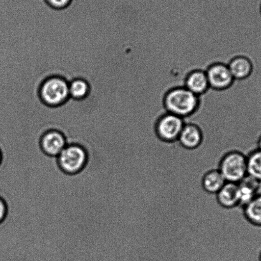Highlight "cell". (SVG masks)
<instances>
[{"mask_svg":"<svg viewBox=\"0 0 261 261\" xmlns=\"http://www.w3.org/2000/svg\"><path fill=\"white\" fill-rule=\"evenodd\" d=\"M164 106L167 113L186 119L193 115L200 107V97L184 86H176L164 95Z\"/></svg>","mask_w":261,"mask_h":261,"instance_id":"obj_1","label":"cell"},{"mask_svg":"<svg viewBox=\"0 0 261 261\" xmlns=\"http://www.w3.org/2000/svg\"><path fill=\"white\" fill-rule=\"evenodd\" d=\"M38 95L43 105L59 108L70 99L68 81L62 76H49L40 83Z\"/></svg>","mask_w":261,"mask_h":261,"instance_id":"obj_2","label":"cell"},{"mask_svg":"<svg viewBox=\"0 0 261 261\" xmlns=\"http://www.w3.org/2000/svg\"><path fill=\"white\" fill-rule=\"evenodd\" d=\"M61 171L68 175H75L82 171L88 163V153L82 146L68 144L57 157Z\"/></svg>","mask_w":261,"mask_h":261,"instance_id":"obj_3","label":"cell"},{"mask_svg":"<svg viewBox=\"0 0 261 261\" xmlns=\"http://www.w3.org/2000/svg\"><path fill=\"white\" fill-rule=\"evenodd\" d=\"M219 170L227 182L238 184L247 176V156L240 152H230L223 157Z\"/></svg>","mask_w":261,"mask_h":261,"instance_id":"obj_4","label":"cell"},{"mask_svg":"<svg viewBox=\"0 0 261 261\" xmlns=\"http://www.w3.org/2000/svg\"><path fill=\"white\" fill-rule=\"evenodd\" d=\"M186 123L184 119L166 112L154 123V133L162 141L172 143L178 141Z\"/></svg>","mask_w":261,"mask_h":261,"instance_id":"obj_5","label":"cell"},{"mask_svg":"<svg viewBox=\"0 0 261 261\" xmlns=\"http://www.w3.org/2000/svg\"><path fill=\"white\" fill-rule=\"evenodd\" d=\"M210 88L217 91H224L231 87L234 82L227 64L217 62L213 63L206 70Z\"/></svg>","mask_w":261,"mask_h":261,"instance_id":"obj_6","label":"cell"},{"mask_svg":"<svg viewBox=\"0 0 261 261\" xmlns=\"http://www.w3.org/2000/svg\"><path fill=\"white\" fill-rule=\"evenodd\" d=\"M39 144L40 149L45 154L50 157H57L68 143L62 132L53 129L42 134Z\"/></svg>","mask_w":261,"mask_h":261,"instance_id":"obj_7","label":"cell"},{"mask_svg":"<svg viewBox=\"0 0 261 261\" xmlns=\"http://www.w3.org/2000/svg\"><path fill=\"white\" fill-rule=\"evenodd\" d=\"M203 139V133L198 124L186 123L178 139V143L185 148L194 149L200 146Z\"/></svg>","mask_w":261,"mask_h":261,"instance_id":"obj_8","label":"cell"},{"mask_svg":"<svg viewBox=\"0 0 261 261\" xmlns=\"http://www.w3.org/2000/svg\"><path fill=\"white\" fill-rule=\"evenodd\" d=\"M184 86L199 97L204 95L210 88L206 71L201 69L191 71L185 79Z\"/></svg>","mask_w":261,"mask_h":261,"instance_id":"obj_9","label":"cell"},{"mask_svg":"<svg viewBox=\"0 0 261 261\" xmlns=\"http://www.w3.org/2000/svg\"><path fill=\"white\" fill-rule=\"evenodd\" d=\"M227 65L234 80L246 81L252 74L253 64L248 56H237Z\"/></svg>","mask_w":261,"mask_h":261,"instance_id":"obj_10","label":"cell"},{"mask_svg":"<svg viewBox=\"0 0 261 261\" xmlns=\"http://www.w3.org/2000/svg\"><path fill=\"white\" fill-rule=\"evenodd\" d=\"M240 206L244 207L260 194L261 183L247 176L238 184Z\"/></svg>","mask_w":261,"mask_h":261,"instance_id":"obj_11","label":"cell"},{"mask_svg":"<svg viewBox=\"0 0 261 261\" xmlns=\"http://www.w3.org/2000/svg\"><path fill=\"white\" fill-rule=\"evenodd\" d=\"M216 195L218 202L225 208L240 206L238 184L226 182Z\"/></svg>","mask_w":261,"mask_h":261,"instance_id":"obj_12","label":"cell"},{"mask_svg":"<svg viewBox=\"0 0 261 261\" xmlns=\"http://www.w3.org/2000/svg\"><path fill=\"white\" fill-rule=\"evenodd\" d=\"M70 98L74 100H83L87 98L90 93L89 83L85 79L76 77L68 82Z\"/></svg>","mask_w":261,"mask_h":261,"instance_id":"obj_13","label":"cell"},{"mask_svg":"<svg viewBox=\"0 0 261 261\" xmlns=\"http://www.w3.org/2000/svg\"><path fill=\"white\" fill-rule=\"evenodd\" d=\"M226 182L219 169L212 170L205 174L202 187L207 193L217 194Z\"/></svg>","mask_w":261,"mask_h":261,"instance_id":"obj_14","label":"cell"},{"mask_svg":"<svg viewBox=\"0 0 261 261\" xmlns=\"http://www.w3.org/2000/svg\"><path fill=\"white\" fill-rule=\"evenodd\" d=\"M246 218L256 226L261 227V194L243 207Z\"/></svg>","mask_w":261,"mask_h":261,"instance_id":"obj_15","label":"cell"},{"mask_svg":"<svg viewBox=\"0 0 261 261\" xmlns=\"http://www.w3.org/2000/svg\"><path fill=\"white\" fill-rule=\"evenodd\" d=\"M247 175L261 183V151L256 149L247 157Z\"/></svg>","mask_w":261,"mask_h":261,"instance_id":"obj_16","label":"cell"},{"mask_svg":"<svg viewBox=\"0 0 261 261\" xmlns=\"http://www.w3.org/2000/svg\"><path fill=\"white\" fill-rule=\"evenodd\" d=\"M44 4L55 11H63L69 8L73 0H44Z\"/></svg>","mask_w":261,"mask_h":261,"instance_id":"obj_17","label":"cell"},{"mask_svg":"<svg viewBox=\"0 0 261 261\" xmlns=\"http://www.w3.org/2000/svg\"><path fill=\"white\" fill-rule=\"evenodd\" d=\"M8 209L6 201L0 197V224L6 220Z\"/></svg>","mask_w":261,"mask_h":261,"instance_id":"obj_18","label":"cell"},{"mask_svg":"<svg viewBox=\"0 0 261 261\" xmlns=\"http://www.w3.org/2000/svg\"><path fill=\"white\" fill-rule=\"evenodd\" d=\"M257 148L261 151V136H260L259 139H258V143H257Z\"/></svg>","mask_w":261,"mask_h":261,"instance_id":"obj_19","label":"cell"},{"mask_svg":"<svg viewBox=\"0 0 261 261\" xmlns=\"http://www.w3.org/2000/svg\"><path fill=\"white\" fill-rule=\"evenodd\" d=\"M2 152L0 151V164L2 163Z\"/></svg>","mask_w":261,"mask_h":261,"instance_id":"obj_20","label":"cell"},{"mask_svg":"<svg viewBox=\"0 0 261 261\" xmlns=\"http://www.w3.org/2000/svg\"><path fill=\"white\" fill-rule=\"evenodd\" d=\"M259 261H261V253L259 256Z\"/></svg>","mask_w":261,"mask_h":261,"instance_id":"obj_21","label":"cell"},{"mask_svg":"<svg viewBox=\"0 0 261 261\" xmlns=\"http://www.w3.org/2000/svg\"><path fill=\"white\" fill-rule=\"evenodd\" d=\"M260 14H261V4H260Z\"/></svg>","mask_w":261,"mask_h":261,"instance_id":"obj_22","label":"cell"}]
</instances>
